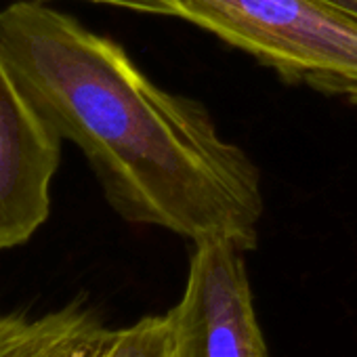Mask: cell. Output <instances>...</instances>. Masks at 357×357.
Returning <instances> with one entry per match:
<instances>
[{"mask_svg":"<svg viewBox=\"0 0 357 357\" xmlns=\"http://www.w3.org/2000/svg\"><path fill=\"white\" fill-rule=\"evenodd\" d=\"M0 51L40 116L84 153L122 219L194 244L257 246L259 170L206 107L155 86L118 43L43 0L0 11Z\"/></svg>","mask_w":357,"mask_h":357,"instance_id":"6da1fadb","label":"cell"},{"mask_svg":"<svg viewBox=\"0 0 357 357\" xmlns=\"http://www.w3.org/2000/svg\"><path fill=\"white\" fill-rule=\"evenodd\" d=\"M176 17L357 105V17L330 0H172Z\"/></svg>","mask_w":357,"mask_h":357,"instance_id":"7a4b0ae2","label":"cell"},{"mask_svg":"<svg viewBox=\"0 0 357 357\" xmlns=\"http://www.w3.org/2000/svg\"><path fill=\"white\" fill-rule=\"evenodd\" d=\"M168 317L176 357H269L244 250L234 242L194 244L183 294Z\"/></svg>","mask_w":357,"mask_h":357,"instance_id":"3957f363","label":"cell"},{"mask_svg":"<svg viewBox=\"0 0 357 357\" xmlns=\"http://www.w3.org/2000/svg\"><path fill=\"white\" fill-rule=\"evenodd\" d=\"M61 141L0 51V252L30 242L47 223Z\"/></svg>","mask_w":357,"mask_h":357,"instance_id":"277c9868","label":"cell"},{"mask_svg":"<svg viewBox=\"0 0 357 357\" xmlns=\"http://www.w3.org/2000/svg\"><path fill=\"white\" fill-rule=\"evenodd\" d=\"M109 336L82 298L43 313L0 309V357H99Z\"/></svg>","mask_w":357,"mask_h":357,"instance_id":"5b68a950","label":"cell"},{"mask_svg":"<svg viewBox=\"0 0 357 357\" xmlns=\"http://www.w3.org/2000/svg\"><path fill=\"white\" fill-rule=\"evenodd\" d=\"M99 357H176L168 313L145 315L130 326L112 330Z\"/></svg>","mask_w":357,"mask_h":357,"instance_id":"8992f818","label":"cell"},{"mask_svg":"<svg viewBox=\"0 0 357 357\" xmlns=\"http://www.w3.org/2000/svg\"><path fill=\"white\" fill-rule=\"evenodd\" d=\"M43 3H51V0H43ZM82 3L107 5V7L128 9V11H137V13H149V15L176 17V7L172 0H82Z\"/></svg>","mask_w":357,"mask_h":357,"instance_id":"52a82bcc","label":"cell"},{"mask_svg":"<svg viewBox=\"0 0 357 357\" xmlns=\"http://www.w3.org/2000/svg\"><path fill=\"white\" fill-rule=\"evenodd\" d=\"M330 3L342 7L344 11H349V13H353L357 17V0H330Z\"/></svg>","mask_w":357,"mask_h":357,"instance_id":"ba28073f","label":"cell"}]
</instances>
